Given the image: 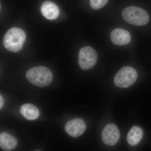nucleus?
I'll list each match as a JSON object with an SVG mask.
<instances>
[{
  "mask_svg": "<svg viewBox=\"0 0 151 151\" xmlns=\"http://www.w3.org/2000/svg\"><path fill=\"white\" fill-rule=\"evenodd\" d=\"M102 140L105 145L113 146L119 142L120 132L115 124H109L106 125L102 132Z\"/></svg>",
  "mask_w": 151,
  "mask_h": 151,
  "instance_id": "423d86ee",
  "label": "nucleus"
},
{
  "mask_svg": "<svg viewBox=\"0 0 151 151\" xmlns=\"http://www.w3.org/2000/svg\"><path fill=\"white\" fill-rule=\"evenodd\" d=\"M109 0H90V6L94 10H98L105 6Z\"/></svg>",
  "mask_w": 151,
  "mask_h": 151,
  "instance_id": "ddd939ff",
  "label": "nucleus"
},
{
  "mask_svg": "<svg viewBox=\"0 0 151 151\" xmlns=\"http://www.w3.org/2000/svg\"><path fill=\"white\" fill-rule=\"evenodd\" d=\"M110 38L114 44L123 46L129 43L131 35L127 30L122 28L115 29L111 32Z\"/></svg>",
  "mask_w": 151,
  "mask_h": 151,
  "instance_id": "6e6552de",
  "label": "nucleus"
},
{
  "mask_svg": "<svg viewBox=\"0 0 151 151\" xmlns=\"http://www.w3.org/2000/svg\"><path fill=\"white\" fill-rule=\"evenodd\" d=\"M26 39L24 32L18 27L11 28L4 36L3 44L7 50L17 52L22 49Z\"/></svg>",
  "mask_w": 151,
  "mask_h": 151,
  "instance_id": "f03ea898",
  "label": "nucleus"
},
{
  "mask_svg": "<svg viewBox=\"0 0 151 151\" xmlns=\"http://www.w3.org/2000/svg\"><path fill=\"white\" fill-rule=\"evenodd\" d=\"M18 141L13 136L3 132L0 134V146L4 151H12L16 147Z\"/></svg>",
  "mask_w": 151,
  "mask_h": 151,
  "instance_id": "9d476101",
  "label": "nucleus"
},
{
  "mask_svg": "<svg viewBox=\"0 0 151 151\" xmlns=\"http://www.w3.org/2000/svg\"><path fill=\"white\" fill-rule=\"evenodd\" d=\"M4 105V100L1 95L0 96V108L1 109Z\"/></svg>",
  "mask_w": 151,
  "mask_h": 151,
  "instance_id": "4468645a",
  "label": "nucleus"
},
{
  "mask_svg": "<svg viewBox=\"0 0 151 151\" xmlns=\"http://www.w3.org/2000/svg\"><path fill=\"white\" fill-rule=\"evenodd\" d=\"M143 131L140 127L135 126L132 127L127 135V140L130 145H138L142 139Z\"/></svg>",
  "mask_w": 151,
  "mask_h": 151,
  "instance_id": "f8f14e48",
  "label": "nucleus"
},
{
  "mask_svg": "<svg viewBox=\"0 0 151 151\" xmlns=\"http://www.w3.org/2000/svg\"><path fill=\"white\" fill-rule=\"evenodd\" d=\"M86 129L85 122L80 119H76L68 121L65 127L66 133L73 137L81 136L84 134Z\"/></svg>",
  "mask_w": 151,
  "mask_h": 151,
  "instance_id": "0eeeda50",
  "label": "nucleus"
},
{
  "mask_svg": "<svg viewBox=\"0 0 151 151\" xmlns=\"http://www.w3.org/2000/svg\"><path fill=\"white\" fill-rule=\"evenodd\" d=\"M20 112L22 116L28 120H34L37 119L40 115L38 109L32 104H24L21 107Z\"/></svg>",
  "mask_w": 151,
  "mask_h": 151,
  "instance_id": "9b49d317",
  "label": "nucleus"
},
{
  "mask_svg": "<svg viewBox=\"0 0 151 151\" xmlns=\"http://www.w3.org/2000/svg\"><path fill=\"white\" fill-rule=\"evenodd\" d=\"M26 77L28 81L35 86L44 87L51 84L53 74L48 68L38 66L32 68L28 70Z\"/></svg>",
  "mask_w": 151,
  "mask_h": 151,
  "instance_id": "f257e3e1",
  "label": "nucleus"
},
{
  "mask_svg": "<svg viewBox=\"0 0 151 151\" xmlns=\"http://www.w3.org/2000/svg\"><path fill=\"white\" fill-rule=\"evenodd\" d=\"M137 77V72L134 68L125 66L116 73L114 77V83L120 88H127L135 83Z\"/></svg>",
  "mask_w": 151,
  "mask_h": 151,
  "instance_id": "20e7f679",
  "label": "nucleus"
},
{
  "mask_svg": "<svg viewBox=\"0 0 151 151\" xmlns=\"http://www.w3.org/2000/svg\"><path fill=\"white\" fill-rule=\"evenodd\" d=\"M122 17L127 23L133 25L142 26L150 21V16L145 10L138 7L131 6L124 9Z\"/></svg>",
  "mask_w": 151,
  "mask_h": 151,
  "instance_id": "7ed1b4c3",
  "label": "nucleus"
},
{
  "mask_svg": "<svg viewBox=\"0 0 151 151\" xmlns=\"http://www.w3.org/2000/svg\"><path fill=\"white\" fill-rule=\"evenodd\" d=\"M98 59L97 52L90 46L82 47L78 54V63L83 70L92 69L96 64Z\"/></svg>",
  "mask_w": 151,
  "mask_h": 151,
  "instance_id": "39448f33",
  "label": "nucleus"
},
{
  "mask_svg": "<svg viewBox=\"0 0 151 151\" xmlns=\"http://www.w3.org/2000/svg\"><path fill=\"white\" fill-rule=\"evenodd\" d=\"M40 10L43 16L50 20L55 19L59 16L60 12L58 6L50 1L44 2L42 5Z\"/></svg>",
  "mask_w": 151,
  "mask_h": 151,
  "instance_id": "1a4fd4ad",
  "label": "nucleus"
}]
</instances>
